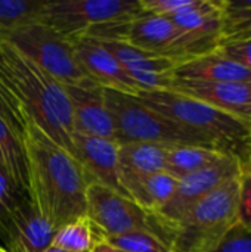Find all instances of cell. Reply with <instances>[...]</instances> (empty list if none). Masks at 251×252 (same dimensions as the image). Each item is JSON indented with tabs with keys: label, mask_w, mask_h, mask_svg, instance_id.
Returning a JSON list of instances; mask_svg holds the SVG:
<instances>
[{
	"label": "cell",
	"mask_w": 251,
	"mask_h": 252,
	"mask_svg": "<svg viewBox=\"0 0 251 252\" xmlns=\"http://www.w3.org/2000/svg\"><path fill=\"white\" fill-rule=\"evenodd\" d=\"M0 252H7V251H6V250H4V248H3V247L0 245Z\"/></svg>",
	"instance_id": "1f68e13d"
},
{
	"label": "cell",
	"mask_w": 251,
	"mask_h": 252,
	"mask_svg": "<svg viewBox=\"0 0 251 252\" xmlns=\"http://www.w3.org/2000/svg\"><path fill=\"white\" fill-rule=\"evenodd\" d=\"M151 109L213 140L225 154L244 158L251 145V123L173 90H143L136 96Z\"/></svg>",
	"instance_id": "3957f363"
},
{
	"label": "cell",
	"mask_w": 251,
	"mask_h": 252,
	"mask_svg": "<svg viewBox=\"0 0 251 252\" xmlns=\"http://www.w3.org/2000/svg\"><path fill=\"white\" fill-rule=\"evenodd\" d=\"M142 15L132 0H61L44 1L40 22L70 41L81 38H121L124 28Z\"/></svg>",
	"instance_id": "277c9868"
},
{
	"label": "cell",
	"mask_w": 251,
	"mask_h": 252,
	"mask_svg": "<svg viewBox=\"0 0 251 252\" xmlns=\"http://www.w3.org/2000/svg\"><path fill=\"white\" fill-rule=\"evenodd\" d=\"M170 90L251 123V81L198 83L175 78Z\"/></svg>",
	"instance_id": "9a60e30c"
},
{
	"label": "cell",
	"mask_w": 251,
	"mask_h": 252,
	"mask_svg": "<svg viewBox=\"0 0 251 252\" xmlns=\"http://www.w3.org/2000/svg\"><path fill=\"white\" fill-rule=\"evenodd\" d=\"M4 38H7L64 86L96 84L80 66L72 41L46 24L40 21L33 22L12 31Z\"/></svg>",
	"instance_id": "52a82bcc"
},
{
	"label": "cell",
	"mask_w": 251,
	"mask_h": 252,
	"mask_svg": "<svg viewBox=\"0 0 251 252\" xmlns=\"http://www.w3.org/2000/svg\"><path fill=\"white\" fill-rule=\"evenodd\" d=\"M96 41L115 56V59L126 68L130 77L139 84L142 92L170 90L175 81V69L180 65L179 61L141 50L117 38Z\"/></svg>",
	"instance_id": "8fae6325"
},
{
	"label": "cell",
	"mask_w": 251,
	"mask_h": 252,
	"mask_svg": "<svg viewBox=\"0 0 251 252\" xmlns=\"http://www.w3.org/2000/svg\"><path fill=\"white\" fill-rule=\"evenodd\" d=\"M43 4V0H0V35L38 22Z\"/></svg>",
	"instance_id": "44dd1931"
},
{
	"label": "cell",
	"mask_w": 251,
	"mask_h": 252,
	"mask_svg": "<svg viewBox=\"0 0 251 252\" xmlns=\"http://www.w3.org/2000/svg\"><path fill=\"white\" fill-rule=\"evenodd\" d=\"M240 159L235 155H228L217 164L188 174L178 182V188L170 201L154 216L160 221L164 233L169 236L173 227L209 193L216 190L228 180L238 176Z\"/></svg>",
	"instance_id": "9c48e42d"
},
{
	"label": "cell",
	"mask_w": 251,
	"mask_h": 252,
	"mask_svg": "<svg viewBox=\"0 0 251 252\" xmlns=\"http://www.w3.org/2000/svg\"><path fill=\"white\" fill-rule=\"evenodd\" d=\"M28 198L55 229L86 216L89 179L77 159L27 117L22 131Z\"/></svg>",
	"instance_id": "6da1fadb"
},
{
	"label": "cell",
	"mask_w": 251,
	"mask_h": 252,
	"mask_svg": "<svg viewBox=\"0 0 251 252\" xmlns=\"http://www.w3.org/2000/svg\"><path fill=\"white\" fill-rule=\"evenodd\" d=\"M228 155L229 154L200 146H169L166 171L179 180L188 174L197 173L200 170L217 164Z\"/></svg>",
	"instance_id": "d6986e66"
},
{
	"label": "cell",
	"mask_w": 251,
	"mask_h": 252,
	"mask_svg": "<svg viewBox=\"0 0 251 252\" xmlns=\"http://www.w3.org/2000/svg\"><path fill=\"white\" fill-rule=\"evenodd\" d=\"M75 58L87 77L102 89L138 96L142 89L130 77L115 56L102 47L96 40L81 38L72 41Z\"/></svg>",
	"instance_id": "7c38bea8"
},
{
	"label": "cell",
	"mask_w": 251,
	"mask_h": 252,
	"mask_svg": "<svg viewBox=\"0 0 251 252\" xmlns=\"http://www.w3.org/2000/svg\"><path fill=\"white\" fill-rule=\"evenodd\" d=\"M0 120L21 139L27 115L0 89Z\"/></svg>",
	"instance_id": "f1b7e54d"
},
{
	"label": "cell",
	"mask_w": 251,
	"mask_h": 252,
	"mask_svg": "<svg viewBox=\"0 0 251 252\" xmlns=\"http://www.w3.org/2000/svg\"><path fill=\"white\" fill-rule=\"evenodd\" d=\"M55 229L25 201L4 238L7 252H43L52 244Z\"/></svg>",
	"instance_id": "2e32d148"
},
{
	"label": "cell",
	"mask_w": 251,
	"mask_h": 252,
	"mask_svg": "<svg viewBox=\"0 0 251 252\" xmlns=\"http://www.w3.org/2000/svg\"><path fill=\"white\" fill-rule=\"evenodd\" d=\"M216 50L229 61L238 63L251 72V38L222 41L219 43Z\"/></svg>",
	"instance_id": "83f0119b"
},
{
	"label": "cell",
	"mask_w": 251,
	"mask_h": 252,
	"mask_svg": "<svg viewBox=\"0 0 251 252\" xmlns=\"http://www.w3.org/2000/svg\"><path fill=\"white\" fill-rule=\"evenodd\" d=\"M175 78L198 83H240L251 81V72L215 49L182 62L175 69Z\"/></svg>",
	"instance_id": "e0dca14e"
},
{
	"label": "cell",
	"mask_w": 251,
	"mask_h": 252,
	"mask_svg": "<svg viewBox=\"0 0 251 252\" xmlns=\"http://www.w3.org/2000/svg\"><path fill=\"white\" fill-rule=\"evenodd\" d=\"M104 93L118 145L157 143L164 146H200L220 151L209 137L166 118L146 106L136 96L109 89H104Z\"/></svg>",
	"instance_id": "5b68a950"
},
{
	"label": "cell",
	"mask_w": 251,
	"mask_h": 252,
	"mask_svg": "<svg viewBox=\"0 0 251 252\" xmlns=\"http://www.w3.org/2000/svg\"><path fill=\"white\" fill-rule=\"evenodd\" d=\"M117 40L149 53L176 59L180 63L210 52L180 31L170 18L157 15H139L126 25L121 38Z\"/></svg>",
	"instance_id": "30bf717a"
},
{
	"label": "cell",
	"mask_w": 251,
	"mask_h": 252,
	"mask_svg": "<svg viewBox=\"0 0 251 252\" xmlns=\"http://www.w3.org/2000/svg\"><path fill=\"white\" fill-rule=\"evenodd\" d=\"M0 167L13 183L15 189L21 195L28 198V179H27V165H25L22 142L1 120H0Z\"/></svg>",
	"instance_id": "ffe728a7"
},
{
	"label": "cell",
	"mask_w": 251,
	"mask_h": 252,
	"mask_svg": "<svg viewBox=\"0 0 251 252\" xmlns=\"http://www.w3.org/2000/svg\"><path fill=\"white\" fill-rule=\"evenodd\" d=\"M90 252H123V251H121V250H118V248H115V247H112V245H111V244H108L107 241L96 238V239H95V244H93V247H92V250H90Z\"/></svg>",
	"instance_id": "f546056e"
},
{
	"label": "cell",
	"mask_w": 251,
	"mask_h": 252,
	"mask_svg": "<svg viewBox=\"0 0 251 252\" xmlns=\"http://www.w3.org/2000/svg\"><path fill=\"white\" fill-rule=\"evenodd\" d=\"M99 239L107 241L123 252H173L170 242L154 232H133Z\"/></svg>",
	"instance_id": "cb8c5ba5"
},
{
	"label": "cell",
	"mask_w": 251,
	"mask_h": 252,
	"mask_svg": "<svg viewBox=\"0 0 251 252\" xmlns=\"http://www.w3.org/2000/svg\"><path fill=\"white\" fill-rule=\"evenodd\" d=\"M251 38V0H225L222 41Z\"/></svg>",
	"instance_id": "603a6c76"
},
{
	"label": "cell",
	"mask_w": 251,
	"mask_h": 252,
	"mask_svg": "<svg viewBox=\"0 0 251 252\" xmlns=\"http://www.w3.org/2000/svg\"><path fill=\"white\" fill-rule=\"evenodd\" d=\"M74 133L115 140L111 114L107 108L104 89L98 84L65 86Z\"/></svg>",
	"instance_id": "5bb4252c"
},
{
	"label": "cell",
	"mask_w": 251,
	"mask_h": 252,
	"mask_svg": "<svg viewBox=\"0 0 251 252\" xmlns=\"http://www.w3.org/2000/svg\"><path fill=\"white\" fill-rule=\"evenodd\" d=\"M249 155L251 157V145H250V149H249Z\"/></svg>",
	"instance_id": "d6a6232c"
},
{
	"label": "cell",
	"mask_w": 251,
	"mask_h": 252,
	"mask_svg": "<svg viewBox=\"0 0 251 252\" xmlns=\"http://www.w3.org/2000/svg\"><path fill=\"white\" fill-rule=\"evenodd\" d=\"M238 223V180L203 198L172 230L173 252H209Z\"/></svg>",
	"instance_id": "8992f818"
},
{
	"label": "cell",
	"mask_w": 251,
	"mask_h": 252,
	"mask_svg": "<svg viewBox=\"0 0 251 252\" xmlns=\"http://www.w3.org/2000/svg\"><path fill=\"white\" fill-rule=\"evenodd\" d=\"M209 252H251V229L237 223Z\"/></svg>",
	"instance_id": "4316f807"
},
{
	"label": "cell",
	"mask_w": 251,
	"mask_h": 252,
	"mask_svg": "<svg viewBox=\"0 0 251 252\" xmlns=\"http://www.w3.org/2000/svg\"><path fill=\"white\" fill-rule=\"evenodd\" d=\"M95 244V230L84 216L55 230L50 247L67 252H90Z\"/></svg>",
	"instance_id": "7402d4cb"
},
{
	"label": "cell",
	"mask_w": 251,
	"mask_h": 252,
	"mask_svg": "<svg viewBox=\"0 0 251 252\" xmlns=\"http://www.w3.org/2000/svg\"><path fill=\"white\" fill-rule=\"evenodd\" d=\"M72 157L81 165L90 183H99L124 193L120 185L118 143L115 140L74 133Z\"/></svg>",
	"instance_id": "4fadbf2b"
},
{
	"label": "cell",
	"mask_w": 251,
	"mask_h": 252,
	"mask_svg": "<svg viewBox=\"0 0 251 252\" xmlns=\"http://www.w3.org/2000/svg\"><path fill=\"white\" fill-rule=\"evenodd\" d=\"M0 89L72 155V117L65 86L0 35Z\"/></svg>",
	"instance_id": "7a4b0ae2"
},
{
	"label": "cell",
	"mask_w": 251,
	"mask_h": 252,
	"mask_svg": "<svg viewBox=\"0 0 251 252\" xmlns=\"http://www.w3.org/2000/svg\"><path fill=\"white\" fill-rule=\"evenodd\" d=\"M86 217L93 226L95 239L133 232H154L160 236L161 232L164 233L152 213L123 193L99 183H89L87 186Z\"/></svg>",
	"instance_id": "ba28073f"
},
{
	"label": "cell",
	"mask_w": 251,
	"mask_h": 252,
	"mask_svg": "<svg viewBox=\"0 0 251 252\" xmlns=\"http://www.w3.org/2000/svg\"><path fill=\"white\" fill-rule=\"evenodd\" d=\"M167 148L157 143H121L118 145L120 174L146 177L166 171Z\"/></svg>",
	"instance_id": "ac0fdd59"
},
{
	"label": "cell",
	"mask_w": 251,
	"mask_h": 252,
	"mask_svg": "<svg viewBox=\"0 0 251 252\" xmlns=\"http://www.w3.org/2000/svg\"><path fill=\"white\" fill-rule=\"evenodd\" d=\"M238 180V223L251 229V157L240 159Z\"/></svg>",
	"instance_id": "484cf974"
},
{
	"label": "cell",
	"mask_w": 251,
	"mask_h": 252,
	"mask_svg": "<svg viewBox=\"0 0 251 252\" xmlns=\"http://www.w3.org/2000/svg\"><path fill=\"white\" fill-rule=\"evenodd\" d=\"M25 201H28V198L15 189L7 174L0 167V236L3 241L12 226L13 219Z\"/></svg>",
	"instance_id": "d4e9b609"
},
{
	"label": "cell",
	"mask_w": 251,
	"mask_h": 252,
	"mask_svg": "<svg viewBox=\"0 0 251 252\" xmlns=\"http://www.w3.org/2000/svg\"><path fill=\"white\" fill-rule=\"evenodd\" d=\"M43 252H67V251H62V250H59V248H55V247H49L47 250H44Z\"/></svg>",
	"instance_id": "4dcf8cb0"
}]
</instances>
